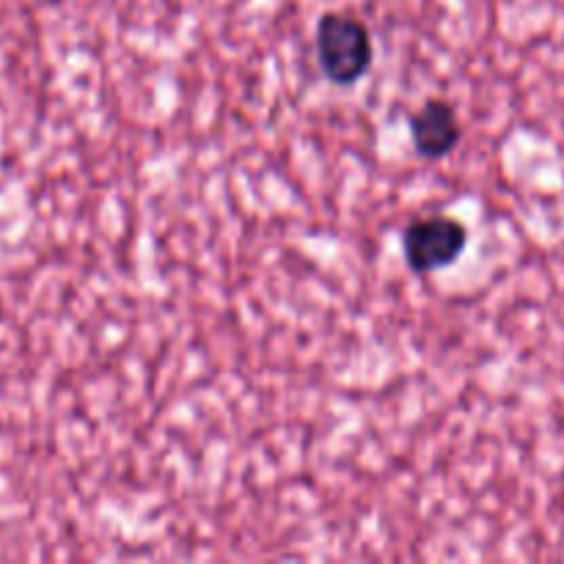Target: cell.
Segmentation results:
<instances>
[{
  "label": "cell",
  "instance_id": "1",
  "mask_svg": "<svg viewBox=\"0 0 564 564\" xmlns=\"http://www.w3.org/2000/svg\"><path fill=\"white\" fill-rule=\"evenodd\" d=\"M372 36L361 20L350 14H330L319 17L317 22V58L328 80L336 86H352L367 75L372 66Z\"/></svg>",
  "mask_w": 564,
  "mask_h": 564
},
{
  "label": "cell",
  "instance_id": "2",
  "mask_svg": "<svg viewBox=\"0 0 564 564\" xmlns=\"http://www.w3.org/2000/svg\"><path fill=\"white\" fill-rule=\"evenodd\" d=\"M468 246V229L452 215H427L402 231V253L413 273L427 275L444 270L463 257Z\"/></svg>",
  "mask_w": 564,
  "mask_h": 564
},
{
  "label": "cell",
  "instance_id": "3",
  "mask_svg": "<svg viewBox=\"0 0 564 564\" xmlns=\"http://www.w3.org/2000/svg\"><path fill=\"white\" fill-rule=\"evenodd\" d=\"M411 132L416 152L427 160H441L452 154L463 138L457 110L446 99H427L411 116Z\"/></svg>",
  "mask_w": 564,
  "mask_h": 564
}]
</instances>
